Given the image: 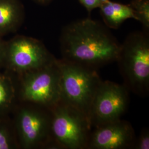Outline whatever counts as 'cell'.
<instances>
[{
	"instance_id": "cell-8",
	"label": "cell",
	"mask_w": 149,
	"mask_h": 149,
	"mask_svg": "<svg viewBox=\"0 0 149 149\" xmlns=\"http://www.w3.org/2000/svg\"><path fill=\"white\" fill-rule=\"evenodd\" d=\"M129 92L124 85L102 81L89 111L88 119L91 127L120 119L128 108Z\"/></svg>"
},
{
	"instance_id": "cell-16",
	"label": "cell",
	"mask_w": 149,
	"mask_h": 149,
	"mask_svg": "<svg viewBox=\"0 0 149 149\" xmlns=\"http://www.w3.org/2000/svg\"><path fill=\"white\" fill-rule=\"evenodd\" d=\"M89 13L91 11L97 8H100L106 0H79Z\"/></svg>"
},
{
	"instance_id": "cell-15",
	"label": "cell",
	"mask_w": 149,
	"mask_h": 149,
	"mask_svg": "<svg viewBox=\"0 0 149 149\" xmlns=\"http://www.w3.org/2000/svg\"><path fill=\"white\" fill-rule=\"evenodd\" d=\"M133 149H149V129L145 128L141 130L138 138L135 139Z\"/></svg>"
},
{
	"instance_id": "cell-3",
	"label": "cell",
	"mask_w": 149,
	"mask_h": 149,
	"mask_svg": "<svg viewBox=\"0 0 149 149\" xmlns=\"http://www.w3.org/2000/svg\"><path fill=\"white\" fill-rule=\"evenodd\" d=\"M11 117L19 149H52L50 108L18 101Z\"/></svg>"
},
{
	"instance_id": "cell-18",
	"label": "cell",
	"mask_w": 149,
	"mask_h": 149,
	"mask_svg": "<svg viewBox=\"0 0 149 149\" xmlns=\"http://www.w3.org/2000/svg\"><path fill=\"white\" fill-rule=\"evenodd\" d=\"M32 1L38 5L42 6L48 5L53 1V0H32Z\"/></svg>"
},
{
	"instance_id": "cell-5",
	"label": "cell",
	"mask_w": 149,
	"mask_h": 149,
	"mask_svg": "<svg viewBox=\"0 0 149 149\" xmlns=\"http://www.w3.org/2000/svg\"><path fill=\"white\" fill-rule=\"evenodd\" d=\"M18 100L49 108L60 101V72L58 59L36 69L15 75Z\"/></svg>"
},
{
	"instance_id": "cell-12",
	"label": "cell",
	"mask_w": 149,
	"mask_h": 149,
	"mask_svg": "<svg viewBox=\"0 0 149 149\" xmlns=\"http://www.w3.org/2000/svg\"><path fill=\"white\" fill-rule=\"evenodd\" d=\"M18 101L15 76L0 68V117L11 116Z\"/></svg>"
},
{
	"instance_id": "cell-4",
	"label": "cell",
	"mask_w": 149,
	"mask_h": 149,
	"mask_svg": "<svg viewBox=\"0 0 149 149\" xmlns=\"http://www.w3.org/2000/svg\"><path fill=\"white\" fill-rule=\"evenodd\" d=\"M58 63L60 72V101L88 119L91 102L101 82L99 75L96 70L64 59H58Z\"/></svg>"
},
{
	"instance_id": "cell-7",
	"label": "cell",
	"mask_w": 149,
	"mask_h": 149,
	"mask_svg": "<svg viewBox=\"0 0 149 149\" xmlns=\"http://www.w3.org/2000/svg\"><path fill=\"white\" fill-rule=\"evenodd\" d=\"M55 58L40 40L16 35L6 41L3 69L19 75L39 68Z\"/></svg>"
},
{
	"instance_id": "cell-9",
	"label": "cell",
	"mask_w": 149,
	"mask_h": 149,
	"mask_svg": "<svg viewBox=\"0 0 149 149\" xmlns=\"http://www.w3.org/2000/svg\"><path fill=\"white\" fill-rule=\"evenodd\" d=\"M91 131L88 149H133L135 134L129 122L120 119L101 124Z\"/></svg>"
},
{
	"instance_id": "cell-11",
	"label": "cell",
	"mask_w": 149,
	"mask_h": 149,
	"mask_svg": "<svg viewBox=\"0 0 149 149\" xmlns=\"http://www.w3.org/2000/svg\"><path fill=\"white\" fill-rule=\"evenodd\" d=\"M104 25L108 28L116 29L128 19L136 17L129 5L106 0L99 8Z\"/></svg>"
},
{
	"instance_id": "cell-14",
	"label": "cell",
	"mask_w": 149,
	"mask_h": 149,
	"mask_svg": "<svg viewBox=\"0 0 149 149\" xmlns=\"http://www.w3.org/2000/svg\"><path fill=\"white\" fill-rule=\"evenodd\" d=\"M129 6L133 9L136 20L140 22L145 31L149 29V0H132Z\"/></svg>"
},
{
	"instance_id": "cell-6",
	"label": "cell",
	"mask_w": 149,
	"mask_h": 149,
	"mask_svg": "<svg viewBox=\"0 0 149 149\" xmlns=\"http://www.w3.org/2000/svg\"><path fill=\"white\" fill-rule=\"evenodd\" d=\"M50 109L52 149H87L92 129L88 119L61 101Z\"/></svg>"
},
{
	"instance_id": "cell-10",
	"label": "cell",
	"mask_w": 149,
	"mask_h": 149,
	"mask_svg": "<svg viewBox=\"0 0 149 149\" xmlns=\"http://www.w3.org/2000/svg\"><path fill=\"white\" fill-rule=\"evenodd\" d=\"M25 10L21 0H0V36L16 33L23 24Z\"/></svg>"
},
{
	"instance_id": "cell-1",
	"label": "cell",
	"mask_w": 149,
	"mask_h": 149,
	"mask_svg": "<svg viewBox=\"0 0 149 149\" xmlns=\"http://www.w3.org/2000/svg\"><path fill=\"white\" fill-rule=\"evenodd\" d=\"M60 45L62 59L95 70L116 61L121 46L108 27L89 18L64 27Z\"/></svg>"
},
{
	"instance_id": "cell-2",
	"label": "cell",
	"mask_w": 149,
	"mask_h": 149,
	"mask_svg": "<svg viewBox=\"0 0 149 149\" xmlns=\"http://www.w3.org/2000/svg\"><path fill=\"white\" fill-rule=\"evenodd\" d=\"M117 62L129 91L145 97L149 91V38L147 32L129 34L121 44Z\"/></svg>"
},
{
	"instance_id": "cell-13",
	"label": "cell",
	"mask_w": 149,
	"mask_h": 149,
	"mask_svg": "<svg viewBox=\"0 0 149 149\" xmlns=\"http://www.w3.org/2000/svg\"><path fill=\"white\" fill-rule=\"evenodd\" d=\"M0 149H19L11 116L0 117Z\"/></svg>"
},
{
	"instance_id": "cell-17",
	"label": "cell",
	"mask_w": 149,
	"mask_h": 149,
	"mask_svg": "<svg viewBox=\"0 0 149 149\" xmlns=\"http://www.w3.org/2000/svg\"><path fill=\"white\" fill-rule=\"evenodd\" d=\"M6 40L0 36V68H3L5 50Z\"/></svg>"
}]
</instances>
